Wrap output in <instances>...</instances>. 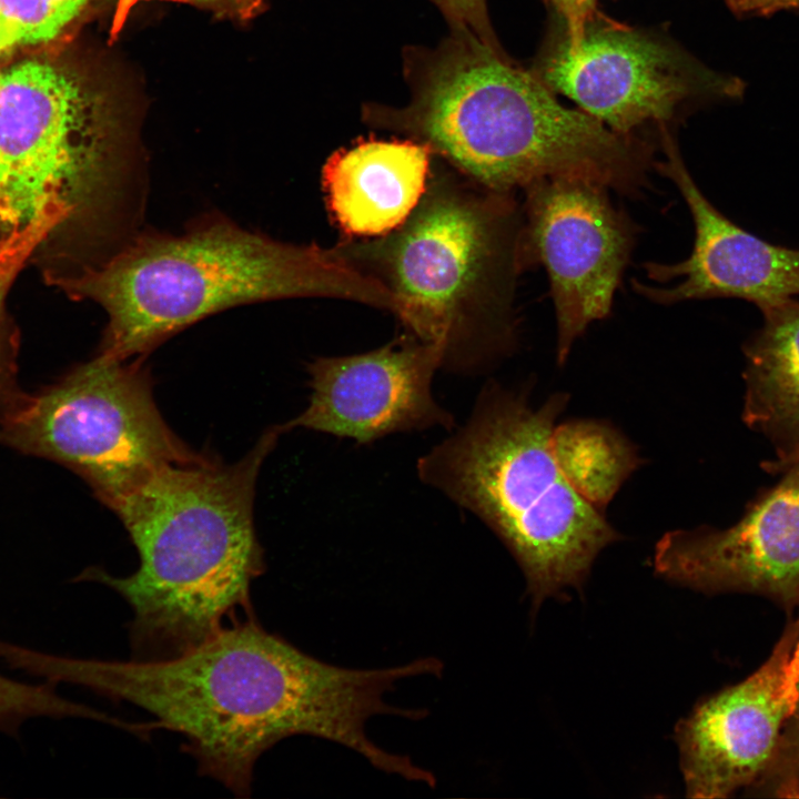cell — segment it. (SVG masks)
<instances>
[{
  "instance_id": "9",
  "label": "cell",
  "mask_w": 799,
  "mask_h": 799,
  "mask_svg": "<svg viewBox=\"0 0 799 799\" xmlns=\"http://www.w3.org/2000/svg\"><path fill=\"white\" fill-rule=\"evenodd\" d=\"M529 70L621 134L670 129L696 108L739 99L745 90L740 79L709 69L668 37L597 9L575 45L552 22Z\"/></svg>"
},
{
  "instance_id": "21",
  "label": "cell",
  "mask_w": 799,
  "mask_h": 799,
  "mask_svg": "<svg viewBox=\"0 0 799 799\" xmlns=\"http://www.w3.org/2000/svg\"><path fill=\"white\" fill-rule=\"evenodd\" d=\"M442 12L451 32L474 36L497 52L500 45L489 20L487 0H429Z\"/></svg>"
},
{
  "instance_id": "23",
  "label": "cell",
  "mask_w": 799,
  "mask_h": 799,
  "mask_svg": "<svg viewBox=\"0 0 799 799\" xmlns=\"http://www.w3.org/2000/svg\"><path fill=\"white\" fill-rule=\"evenodd\" d=\"M552 11V22L569 45L578 43L597 0H544Z\"/></svg>"
},
{
  "instance_id": "4",
  "label": "cell",
  "mask_w": 799,
  "mask_h": 799,
  "mask_svg": "<svg viewBox=\"0 0 799 799\" xmlns=\"http://www.w3.org/2000/svg\"><path fill=\"white\" fill-rule=\"evenodd\" d=\"M52 283L105 311L100 353L120 360L143 357L192 323L244 303L326 297L397 311L395 296L336 246L277 241L224 218L179 235L141 234L98 266Z\"/></svg>"
},
{
  "instance_id": "17",
  "label": "cell",
  "mask_w": 799,
  "mask_h": 799,
  "mask_svg": "<svg viewBox=\"0 0 799 799\" xmlns=\"http://www.w3.org/2000/svg\"><path fill=\"white\" fill-rule=\"evenodd\" d=\"M552 447L569 484L600 510L640 464L634 446L598 421L575 419L555 426Z\"/></svg>"
},
{
  "instance_id": "3",
  "label": "cell",
  "mask_w": 799,
  "mask_h": 799,
  "mask_svg": "<svg viewBox=\"0 0 799 799\" xmlns=\"http://www.w3.org/2000/svg\"><path fill=\"white\" fill-rule=\"evenodd\" d=\"M283 432L270 428L233 464L205 454L169 464L111 508L139 567L122 577L89 568L80 579L108 586L131 607L132 659L179 656L255 615L251 586L265 570L253 524L255 485Z\"/></svg>"
},
{
  "instance_id": "20",
  "label": "cell",
  "mask_w": 799,
  "mask_h": 799,
  "mask_svg": "<svg viewBox=\"0 0 799 799\" xmlns=\"http://www.w3.org/2000/svg\"><path fill=\"white\" fill-rule=\"evenodd\" d=\"M746 790L748 796L755 797L799 798V698L770 761Z\"/></svg>"
},
{
  "instance_id": "12",
  "label": "cell",
  "mask_w": 799,
  "mask_h": 799,
  "mask_svg": "<svg viewBox=\"0 0 799 799\" xmlns=\"http://www.w3.org/2000/svg\"><path fill=\"white\" fill-rule=\"evenodd\" d=\"M654 568L667 580L704 591L761 595L788 614L799 609V465L754 499L726 529L667 533Z\"/></svg>"
},
{
  "instance_id": "25",
  "label": "cell",
  "mask_w": 799,
  "mask_h": 799,
  "mask_svg": "<svg viewBox=\"0 0 799 799\" xmlns=\"http://www.w3.org/2000/svg\"><path fill=\"white\" fill-rule=\"evenodd\" d=\"M797 465H799V443L783 453L776 454L773 459L763 462L762 468L770 474H782Z\"/></svg>"
},
{
  "instance_id": "10",
  "label": "cell",
  "mask_w": 799,
  "mask_h": 799,
  "mask_svg": "<svg viewBox=\"0 0 799 799\" xmlns=\"http://www.w3.org/2000/svg\"><path fill=\"white\" fill-rule=\"evenodd\" d=\"M524 190L519 265L523 272L542 264L547 272L563 364L588 325L610 313L636 230L597 182L547 178Z\"/></svg>"
},
{
  "instance_id": "16",
  "label": "cell",
  "mask_w": 799,
  "mask_h": 799,
  "mask_svg": "<svg viewBox=\"0 0 799 799\" xmlns=\"http://www.w3.org/2000/svg\"><path fill=\"white\" fill-rule=\"evenodd\" d=\"M761 313V326L744 346L742 418L779 454L799 443V302L789 299Z\"/></svg>"
},
{
  "instance_id": "13",
  "label": "cell",
  "mask_w": 799,
  "mask_h": 799,
  "mask_svg": "<svg viewBox=\"0 0 799 799\" xmlns=\"http://www.w3.org/2000/svg\"><path fill=\"white\" fill-rule=\"evenodd\" d=\"M439 367L441 350L408 333L366 353L317 357L307 365L310 404L283 427L350 437L360 444L397 432L449 429L454 417L431 391Z\"/></svg>"
},
{
  "instance_id": "19",
  "label": "cell",
  "mask_w": 799,
  "mask_h": 799,
  "mask_svg": "<svg viewBox=\"0 0 799 799\" xmlns=\"http://www.w3.org/2000/svg\"><path fill=\"white\" fill-rule=\"evenodd\" d=\"M93 718L95 710L60 697L51 685H29L0 676V728L32 717Z\"/></svg>"
},
{
  "instance_id": "26",
  "label": "cell",
  "mask_w": 799,
  "mask_h": 799,
  "mask_svg": "<svg viewBox=\"0 0 799 799\" xmlns=\"http://www.w3.org/2000/svg\"><path fill=\"white\" fill-rule=\"evenodd\" d=\"M10 231L7 213L2 205L0 204V235L3 233Z\"/></svg>"
},
{
  "instance_id": "2",
  "label": "cell",
  "mask_w": 799,
  "mask_h": 799,
  "mask_svg": "<svg viewBox=\"0 0 799 799\" xmlns=\"http://www.w3.org/2000/svg\"><path fill=\"white\" fill-rule=\"evenodd\" d=\"M403 107L368 102L363 122L427 144L476 184L514 193L547 178L586 179L624 195L646 184L651 148L560 104L528 69L474 36L406 45Z\"/></svg>"
},
{
  "instance_id": "14",
  "label": "cell",
  "mask_w": 799,
  "mask_h": 799,
  "mask_svg": "<svg viewBox=\"0 0 799 799\" xmlns=\"http://www.w3.org/2000/svg\"><path fill=\"white\" fill-rule=\"evenodd\" d=\"M660 136L664 160L654 166L686 201L695 241L681 262L644 265L650 280L674 285L656 287L635 281L636 292L659 304L737 297L760 311L799 295V250L771 244L726 218L691 178L671 131Z\"/></svg>"
},
{
  "instance_id": "15",
  "label": "cell",
  "mask_w": 799,
  "mask_h": 799,
  "mask_svg": "<svg viewBox=\"0 0 799 799\" xmlns=\"http://www.w3.org/2000/svg\"><path fill=\"white\" fill-rule=\"evenodd\" d=\"M433 152L413 139H363L335 151L322 170L331 219L347 240L384 236L400 227L421 202Z\"/></svg>"
},
{
  "instance_id": "8",
  "label": "cell",
  "mask_w": 799,
  "mask_h": 799,
  "mask_svg": "<svg viewBox=\"0 0 799 799\" xmlns=\"http://www.w3.org/2000/svg\"><path fill=\"white\" fill-rule=\"evenodd\" d=\"M100 353L36 397L12 400L0 441L59 462L109 508L191 451L164 422L143 357Z\"/></svg>"
},
{
  "instance_id": "18",
  "label": "cell",
  "mask_w": 799,
  "mask_h": 799,
  "mask_svg": "<svg viewBox=\"0 0 799 799\" xmlns=\"http://www.w3.org/2000/svg\"><path fill=\"white\" fill-rule=\"evenodd\" d=\"M71 220L67 209L51 206L28 223L0 235V310L7 291L27 260L54 230ZM6 378L0 363V396L4 403L9 401Z\"/></svg>"
},
{
  "instance_id": "22",
  "label": "cell",
  "mask_w": 799,
  "mask_h": 799,
  "mask_svg": "<svg viewBox=\"0 0 799 799\" xmlns=\"http://www.w3.org/2000/svg\"><path fill=\"white\" fill-rule=\"evenodd\" d=\"M151 0H114L110 23V41H114L125 24L132 9L141 2ZM191 3L208 10L215 17L235 22H246L259 16L263 9V0H172Z\"/></svg>"
},
{
  "instance_id": "11",
  "label": "cell",
  "mask_w": 799,
  "mask_h": 799,
  "mask_svg": "<svg viewBox=\"0 0 799 799\" xmlns=\"http://www.w3.org/2000/svg\"><path fill=\"white\" fill-rule=\"evenodd\" d=\"M798 698L799 614L757 671L701 701L677 724L687 796L727 798L748 789L770 761Z\"/></svg>"
},
{
  "instance_id": "24",
  "label": "cell",
  "mask_w": 799,
  "mask_h": 799,
  "mask_svg": "<svg viewBox=\"0 0 799 799\" xmlns=\"http://www.w3.org/2000/svg\"><path fill=\"white\" fill-rule=\"evenodd\" d=\"M739 17L769 16L780 10L799 9V0H726Z\"/></svg>"
},
{
  "instance_id": "6",
  "label": "cell",
  "mask_w": 799,
  "mask_h": 799,
  "mask_svg": "<svg viewBox=\"0 0 799 799\" xmlns=\"http://www.w3.org/2000/svg\"><path fill=\"white\" fill-rule=\"evenodd\" d=\"M567 401L557 393L532 408L524 392L489 382L466 424L417 462L424 483L504 542L536 608L566 587L579 588L599 552L620 538L554 456L552 435Z\"/></svg>"
},
{
  "instance_id": "1",
  "label": "cell",
  "mask_w": 799,
  "mask_h": 799,
  "mask_svg": "<svg viewBox=\"0 0 799 799\" xmlns=\"http://www.w3.org/2000/svg\"><path fill=\"white\" fill-rule=\"evenodd\" d=\"M33 674L127 701L182 735L201 776L249 797L257 759L295 735L323 738L356 751L376 769L412 778L416 765L366 734L380 715L421 720L426 710L401 708L385 696L397 681L428 676V657L405 665L352 669L305 654L247 616L171 658L101 660L34 651Z\"/></svg>"
},
{
  "instance_id": "7",
  "label": "cell",
  "mask_w": 799,
  "mask_h": 799,
  "mask_svg": "<svg viewBox=\"0 0 799 799\" xmlns=\"http://www.w3.org/2000/svg\"><path fill=\"white\" fill-rule=\"evenodd\" d=\"M114 0H0V193L70 171L105 131L117 98L82 44Z\"/></svg>"
},
{
  "instance_id": "5",
  "label": "cell",
  "mask_w": 799,
  "mask_h": 799,
  "mask_svg": "<svg viewBox=\"0 0 799 799\" xmlns=\"http://www.w3.org/2000/svg\"><path fill=\"white\" fill-rule=\"evenodd\" d=\"M513 195L433 162L421 202L400 227L336 246L396 297V317L441 350L443 367L473 371L515 344L522 214Z\"/></svg>"
}]
</instances>
